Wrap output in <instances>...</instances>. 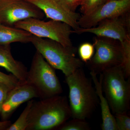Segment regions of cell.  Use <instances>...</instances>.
I'll use <instances>...</instances> for the list:
<instances>
[{"instance_id": "ac0fdd59", "label": "cell", "mask_w": 130, "mask_h": 130, "mask_svg": "<svg viewBox=\"0 0 130 130\" xmlns=\"http://www.w3.org/2000/svg\"><path fill=\"white\" fill-rule=\"evenodd\" d=\"M95 50L93 44L89 42L82 43L79 46L78 50L80 59L83 63H88L93 58Z\"/></svg>"}, {"instance_id": "3957f363", "label": "cell", "mask_w": 130, "mask_h": 130, "mask_svg": "<svg viewBox=\"0 0 130 130\" xmlns=\"http://www.w3.org/2000/svg\"><path fill=\"white\" fill-rule=\"evenodd\" d=\"M103 92L113 115L127 113L130 108V78H126L122 65L102 73Z\"/></svg>"}, {"instance_id": "277c9868", "label": "cell", "mask_w": 130, "mask_h": 130, "mask_svg": "<svg viewBox=\"0 0 130 130\" xmlns=\"http://www.w3.org/2000/svg\"><path fill=\"white\" fill-rule=\"evenodd\" d=\"M26 83L34 88L41 100L60 95L63 92L54 68L37 51L27 73Z\"/></svg>"}, {"instance_id": "603a6c76", "label": "cell", "mask_w": 130, "mask_h": 130, "mask_svg": "<svg viewBox=\"0 0 130 130\" xmlns=\"http://www.w3.org/2000/svg\"><path fill=\"white\" fill-rule=\"evenodd\" d=\"M66 7L71 11H76L78 7L81 6L84 0H59Z\"/></svg>"}, {"instance_id": "30bf717a", "label": "cell", "mask_w": 130, "mask_h": 130, "mask_svg": "<svg viewBox=\"0 0 130 130\" xmlns=\"http://www.w3.org/2000/svg\"><path fill=\"white\" fill-rule=\"evenodd\" d=\"M130 0H107L92 12L82 14L78 21L80 28H92L101 21L130 12Z\"/></svg>"}, {"instance_id": "8992f818", "label": "cell", "mask_w": 130, "mask_h": 130, "mask_svg": "<svg viewBox=\"0 0 130 130\" xmlns=\"http://www.w3.org/2000/svg\"><path fill=\"white\" fill-rule=\"evenodd\" d=\"M13 27L26 31L37 37L53 40L65 47L76 51L70 37L72 28L65 23L30 18L17 22Z\"/></svg>"}, {"instance_id": "5b68a950", "label": "cell", "mask_w": 130, "mask_h": 130, "mask_svg": "<svg viewBox=\"0 0 130 130\" xmlns=\"http://www.w3.org/2000/svg\"><path fill=\"white\" fill-rule=\"evenodd\" d=\"M31 42L47 62L55 69L60 70L65 77L83 66V62L75 56L76 51L58 42L33 35Z\"/></svg>"}, {"instance_id": "4fadbf2b", "label": "cell", "mask_w": 130, "mask_h": 130, "mask_svg": "<svg viewBox=\"0 0 130 130\" xmlns=\"http://www.w3.org/2000/svg\"><path fill=\"white\" fill-rule=\"evenodd\" d=\"M100 74L99 79L97 73L92 71L90 72L91 79L94 85L101 106L102 121L101 128L102 130H118L114 116L112 114L109 104L103 94L102 85V78L101 74Z\"/></svg>"}, {"instance_id": "e0dca14e", "label": "cell", "mask_w": 130, "mask_h": 130, "mask_svg": "<svg viewBox=\"0 0 130 130\" xmlns=\"http://www.w3.org/2000/svg\"><path fill=\"white\" fill-rule=\"evenodd\" d=\"M56 129L60 130H89L90 125L85 120L73 118L58 127Z\"/></svg>"}, {"instance_id": "7402d4cb", "label": "cell", "mask_w": 130, "mask_h": 130, "mask_svg": "<svg viewBox=\"0 0 130 130\" xmlns=\"http://www.w3.org/2000/svg\"><path fill=\"white\" fill-rule=\"evenodd\" d=\"M12 89L9 88L6 85L0 82V114L2 105L7 96L8 94Z\"/></svg>"}, {"instance_id": "7a4b0ae2", "label": "cell", "mask_w": 130, "mask_h": 130, "mask_svg": "<svg viewBox=\"0 0 130 130\" xmlns=\"http://www.w3.org/2000/svg\"><path fill=\"white\" fill-rule=\"evenodd\" d=\"M91 80L86 76L83 68L66 77L69 89V103L72 118L86 120L91 116L99 103Z\"/></svg>"}, {"instance_id": "7c38bea8", "label": "cell", "mask_w": 130, "mask_h": 130, "mask_svg": "<svg viewBox=\"0 0 130 130\" xmlns=\"http://www.w3.org/2000/svg\"><path fill=\"white\" fill-rule=\"evenodd\" d=\"M35 98H38L36 91L26 83L11 89L2 105L0 114L2 121L8 120L20 105Z\"/></svg>"}, {"instance_id": "44dd1931", "label": "cell", "mask_w": 130, "mask_h": 130, "mask_svg": "<svg viewBox=\"0 0 130 130\" xmlns=\"http://www.w3.org/2000/svg\"><path fill=\"white\" fill-rule=\"evenodd\" d=\"M0 82L13 89L21 84L18 79L12 74H7L0 71Z\"/></svg>"}, {"instance_id": "cb8c5ba5", "label": "cell", "mask_w": 130, "mask_h": 130, "mask_svg": "<svg viewBox=\"0 0 130 130\" xmlns=\"http://www.w3.org/2000/svg\"><path fill=\"white\" fill-rule=\"evenodd\" d=\"M11 124V122L9 120L0 121V130H6Z\"/></svg>"}, {"instance_id": "5bb4252c", "label": "cell", "mask_w": 130, "mask_h": 130, "mask_svg": "<svg viewBox=\"0 0 130 130\" xmlns=\"http://www.w3.org/2000/svg\"><path fill=\"white\" fill-rule=\"evenodd\" d=\"M0 67L11 72L21 84L26 83L27 68L21 61L13 58L10 44L0 45Z\"/></svg>"}, {"instance_id": "2e32d148", "label": "cell", "mask_w": 130, "mask_h": 130, "mask_svg": "<svg viewBox=\"0 0 130 130\" xmlns=\"http://www.w3.org/2000/svg\"><path fill=\"white\" fill-rule=\"evenodd\" d=\"M34 101V100L32 99L28 101L26 107L18 119L6 130H26L28 115Z\"/></svg>"}, {"instance_id": "ba28073f", "label": "cell", "mask_w": 130, "mask_h": 130, "mask_svg": "<svg viewBox=\"0 0 130 130\" xmlns=\"http://www.w3.org/2000/svg\"><path fill=\"white\" fill-rule=\"evenodd\" d=\"M129 12L122 16L106 19L92 28H79L72 31V33H90L98 37L118 41L120 43L130 40Z\"/></svg>"}, {"instance_id": "52a82bcc", "label": "cell", "mask_w": 130, "mask_h": 130, "mask_svg": "<svg viewBox=\"0 0 130 130\" xmlns=\"http://www.w3.org/2000/svg\"><path fill=\"white\" fill-rule=\"evenodd\" d=\"M93 44L95 53L91 60L86 63L90 71L100 74L110 68L123 66L124 56L118 41L96 37L94 38Z\"/></svg>"}, {"instance_id": "8fae6325", "label": "cell", "mask_w": 130, "mask_h": 130, "mask_svg": "<svg viewBox=\"0 0 130 130\" xmlns=\"http://www.w3.org/2000/svg\"><path fill=\"white\" fill-rule=\"evenodd\" d=\"M25 1L39 8L47 18L67 24L73 30L79 28L78 22L81 15L71 11L59 0Z\"/></svg>"}, {"instance_id": "9a60e30c", "label": "cell", "mask_w": 130, "mask_h": 130, "mask_svg": "<svg viewBox=\"0 0 130 130\" xmlns=\"http://www.w3.org/2000/svg\"><path fill=\"white\" fill-rule=\"evenodd\" d=\"M33 36L26 31L0 23V45L14 42H31Z\"/></svg>"}, {"instance_id": "d6986e66", "label": "cell", "mask_w": 130, "mask_h": 130, "mask_svg": "<svg viewBox=\"0 0 130 130\" xmlns=\"http://www.w3.org/2000/svg\"><path fill=\"white\" fill-rule=\"evenodd\" d=\"M107 0H84L80 6V12L83 15L92 12Z\"/></svg>"}, {"instance_id": "ffe728a7", "label": "cell", "mask_w": 130, "mask_h": 130, "mask_svg": "<svg viewBox=\"0 0 130 130\" xmlns=\"http://www.w3.org/2000/svg\"><path fill=\"white\" fill-rule=\"evenodd\" d=\"M118 130H130V118L127 113L113 115Z\"/></svg>"}, {"instance_id": "6da1fadb", "label": "cell", "mask_w": 130, "mask_h": 130, "mask_svg": "<svg viewBox=\"0 0 130 130\" xmlns=\"http://www.w3.org/2000/svg\"><path fill=\"white\" fill-rule=\"evenodd\" d=\"M71 116L69 101L65 96L34 101L28 115L26 130L56 129Z\"/></svg>"}, {"instance_id": "9c48e42d", "label": "cell", "mask_w": 130, "mask_h": 130, "mask_svg": "<svg viewBox=\"0 0 130 130\" xmlns=\"http://www.w3.org/2000/svg\"><path fill=\"white\" fill-rule=\"evenodd\" d=\"M44 12L25 0H0V23L12 26L19 21L34 18L41 19Z\"/></svg>"}]
</instances>
